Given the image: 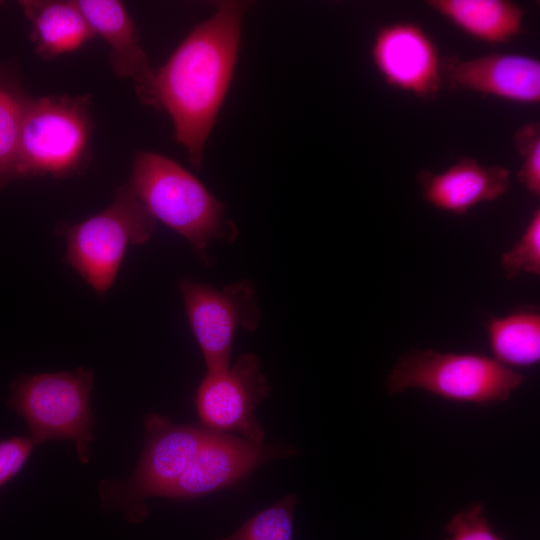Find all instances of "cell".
<instances>
[{
    "label": "cell",
    "mask_w": 540,
    "mask_h": 540,
    "mask_svg": "<svg viewBox=\"0 0 540 540\" xmlns=\"http://www.w3.org/2000/svg\"><path fill=\"white\" fill-rule=\"evenodd\" d=\"M370 55L383 81L393 89L433 100L444 86L438 47L415 22L396 21L379 27Z\"/></svg>",
    "instance_id": "11"
},
{
    "label": "cell",
    "mask_w": 540,
    "mask_h": 540,
    "mask_svg": "<svg viewBox=\"0 0 540 540\" xmlns=\"http://www.w3.org/2000/svg\"><path fill=\"white\" fill-rule=\"evenodd\" d=\"M425 4L470 37L492 45L518 37L524 8L509 0H427Z\"/></svg>",
    "instance_id": "16"
},
{
    "label": "cell",
    "mask_w": 540,
    "mask_h": 540,
    "mask_svg": "<svg viewBox=\"0 0 540 540\" xmlns=\"http://www.w3.org/2000/svg\"><path fill=\"white\" fill-rule=\"evenodd\" d=\"M30 99L17 65L0 62V192L18 179L19 137Z\"/></svg>",
    "instance_id": "18"
},
{
    "label": "cell",
    "mask_w": 540,
    "mask_h": 540,
    "mask_svg": "<svg viewBox=\"0 0 540 540\" xmlns=\"http://www.w3.org/2000/svg\"><path fill=\"white\" fill-rule=\"evenodd\" d=\"M524 380L486 355L413 349L399 357L386 388L392 394L420 389L454 402L489 406L506 401Z\"/></svg>",
    "instance_id": "4"
},
{
    "label": "cell",
    "mask_w": 540,
    "mask_h": 540,
    "mask_svg": "<svg viewBox=\"0 0 540 540\" xmlns=\"http://www.w3.org/2000/svg\"><path fill=\"white\" fill-rule=\"evenodd\" d=\"M31 24V41L44 60L72 53L96 35L75 1L23 0L19 2Z\"/></svg>",
    "instance_id": "15"
},
{
    "label": "cell",
    "mask_w": 540,
    "mask_h": 540,
    "mask_svg": "<svg viewBox=\"0 0 540 540\" xmlns=\"http://www.w3.org/2000/svg\"><path fill=\"white\" fill-rule=\"evenodd\" d=\"M514 145L522 157V166L517 173L518 181L534 197L540 196V126L529 122L521 126L514 135Z\"/></svg>",
    "instance_id": "21"
},
{
    "label": "cell",
    "mask_w": 540,
    "mask_h": 540,
    "mask_svg": "<svg viewBox=\"0 0 540 540\" xmlns=\"http://www.w3.org/2000/svg\"><path fill=\"white\" fill-rule=\"evenodd\" d=\"M178 287L206 371L229 367L237 329L254 331L260 323L261 313L253 283L243 279L218 290L183 278Z\"/></svg>",
    "instance_id": "8"
},
{
    "label": "cell",
    "mask_w": 540,
    "mask_h": 540,
    "mask_svg": "<svg viewBox=\"0 0 540 540\" xmlns=\"http://www.w3.org/2000/svg\"><path fill=\"white\" fill-rule=\"evenodd\" d=\"M145 440L138 464L124 480L99 485L103 509L122 511L127 521L141 523L148 516L147 499L163 497L183 475L207 434L202 425L178 424L149 413L144 418Z\"/></svg>",
    "instance_id": "7"
},
{
    "label": "cell",
    "mask_w": 540,
    "mask_h": 540,
    "mask_svg": "<svg viewBox=\"0 0 540 540\" xmlns=\"http://www.w3.org/2000/svg\"><path fill=\"white\" fill-rule=\"evenodd\" d=\"M270 393L259 358L242 354L233 365L206 371L195 393V406L204 428L264 443L265 431L255 410Z\"/></svg>",
    "instance_id": "9"
},
{
    "label": "cell",
    "mask_w": 540,
    "mask_h": 540,
    "mask_svg": "<svg viewBox=\"0 0 540 540\" xmlns=\"http://www.w3.org/2000/svg\"><path fill=\"white\" fill-rule=\"evenodd\" d=\"M295 493H289L257 512L226 537L215 540H293Z\"/></svg>",
    "instance_id": "19"
},
{
    "label": "cell",
    "mask_w": 540,
    "mask_h": 540,
    "mask_svg": "<svg viewBox=\"0 0 540 540\" xmlns=\"http://www.w3.org/2000/svg\"><path fill=\"white\" fill-rule=\"evenodd\" d=\"M75 3L94 34L109 45V63L114 74L130 79L138 99L153 107L155 71L123 3L117 0H77Z\"/></svg>",
    "instance_id": "13"
},
{
    "label": "cell",
    "mask_w": 540,
    "mask_h": 540,
    "mask_svg": "<svg viewBox=\"0 0 540 540\" xmlns=\"http://www.w3.org/2000/svg\"><path fill=\"white\" fill-rule=\"evenodd\" d=\"M155 226L156 220L125 183L106 209L76 224L59 223L56 233L66 242L63 261L98 295H104L128 247L146 243Z\"/></svg>",
    "instance_id": "5"
},
{
    "label": "cell",
    "mask_w": 540,
    "mask_h": 540,
    "mask_svg": "<svg viewBox=\"0 0 540 540\" xmlns=\"http://www.w3.org/2000/svg\"><path fill=\"white\" fill-rule=\"evenodd\" d=\"M445 540H504L488 522L482 504L477 503L456 513L446 525Z\"/></svg>",
    "instance_id": "22"
},
{
    "label": "cell",
    "mask_w": 540,
    "mask_h": 540,
    "mask_svg": "<svg viewBox=\"0 0 540 540\" xmlns=\"http://www.w3.org/2000/svg\"><path fill=\"white\" fill-rule=\"evenodd\" d=\"M35 445L29 435L0 440V488L20 472Z\"/></svg>",
    "instance_id": "23"
},
{
    "label": "cell",
    "mask_w": 540,
    "mask_h": 540,
    "mask_svg": "<svg viewBox=\"0 0 540 540\" xmlns=\"http://www.w3.org/2000/svg\"><path fill=\"white\" fill-rule=\"evenodd\" d=\"M249 6L216 2L212 16L195 26L155 71L153 107L170 116L175 139L196 170L203 166L205 145L233 77Z\"/></svg>",
    "instance_id": "1"
},
{
    "label": "cell",
    "mask_w": 540,
    "mask_h": 540,
    "mask_svg": "<svg viewBox=\"0 0 540 540\" xmlns=\"http://www.w3.org/2000/svg\"><path fill=\"white\" fill-rule=\"evenodd\" d=\"M443 84L521 105L540 102V61L519 53H490L474 58L442 57Z\"/></svg>",
    "instance_id": "12"
},
{
    "label": "cell",
    "mask_w": 540,
    "mask_h": 540,
    "mask_svg": "<svg viewBox=\"0 0 540 540\" xmlns=\"http://www.w3.org/2000/svg\"><path fill=\"white\" fill-rule=\"evenodd\" d=\"M500 264L507 279L520 274L540 275V209L536 208L512 248L501 255Z\"/></svg>",
    "instance_id": "20"
},
{
    "label": "cell",
    "mask_w": 540,
    "mask_h": 540,
    "mask_svg": "<svg viewBox=\"0 0 540 540\" xmlns=\"http://www.w3.org/2000/svg\"><path fill=\"white\" fill-rule=\"evenodd\" d=\"M416 178L425 202L453 215H464L481 203L494 201L510 187L506 167L485 165L472 157H462L438 173L423 169Z\"/></svg>",
    "instance_id": "14"
},
{
    "label": "cell",
    "mask_w": 540,
    "mask_h": 540,
    "mask_svg": "<svg viewBox=\"0 0 540 540\" xmlns=\"http://www.w3.org/2000/svg\"><path fill=\"white\" fill-rule=\"evenodd\" d=\"M128 187L155 220L184 237L197 259L211 263L207 247L213 240L233 241L238 231L226 219L225 207L189 171L154 152L138 151Z\"/></svg>",
    "instance_id": "2"
},
{
    "label": "cell",
    "mask_w": 540,
    "mask_h": 540,
    "mask_svg": "<svg viewBox=\"0 0 540 540\" xmlns=\"http://www.w3.org/2000/svg\"><path fill=\"white\" fill-rule=\"evenodd\" d=\"M296 454V447L290 444L256 443L207 429L196 456L163 497L177 501L194 500L237 484L272 460Z\"/></svg>",
    "instance_id": "10"
},
{
    "label": "cell",
    "mask_w": 540,
    "mask_h": 540,
    "mask_svg": "<svg viewBox=\"0 0 540 540\" xmlns=\"http://www.w3.org/2000/svg\"><path fill=\"white\" fill-rule=\"evenodd\" d=\"M94 375L90 369L20 375L11 385L10 407L21 416L35 444L72 440L83 464L96 424L90 405Z\"/></svg>",
    "instance_id": "6"
},
{
    "label": "cell",
    "mask_w": 540,
    "mask_h": 540,
    "mask_svg": "<svg viewBox=\"0 0 540 540\" xmlns=\"http://www.w3.org/2000/svg\"><path fill=\"white\" fill-rule=\"evenodd\" d=\"M492 358L514 369L540 360V312L535 306L515 309L486 323Z\"/></svg>",
    "instance_id": "17"
},
{
    "label": "cell",
    "mask_w": 540,
    "mask_h": 540,
    "mask_svg": "<svg viewBox=\"0 0 540 540\" xmlns=\"http://www.w3.org/2000/svg\"><path fill=\"white\" fill-rule=\"evenodd\" d=\"M91 95H48L30 99L18 145V179L67 178L90 163Z\"/></svg>",
    "instance_id": "3"
}]
</instances>
